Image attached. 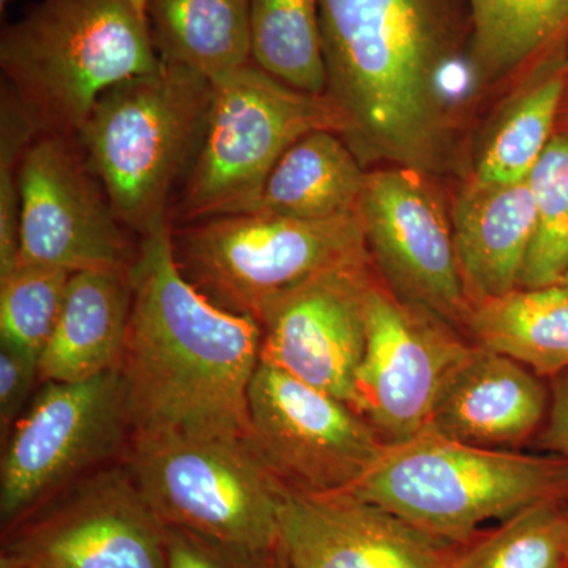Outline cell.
<instances>
[{"label":"cell","instance_id":"1","mask_svg":"<svg viewBox=\"0 0 568 568\" xmlns=\"http://www.w3.org/2000/svg\"><path fill=\"white\" fill-rule=\"evenodd\" d=\"M325 95L364 166L444 175L459 164L447 70L470 41L467 0H320Z\"/></svg>","mask_w":568,"mask_h":568},{"label":"cell","instance_id":"2","mask_svg":"<svg viewBox=\"0 0 568 568\" xmlns=\"http://www.w3.org/2000/svg\"><path fill=\"white\" fill-rule=\"evenodd\" d=\"M170 222L142 235L119 375L133 435L248 440V388L263 331L224 312L175 263Z\"/></svg>","mask_w":568,"mask_h":568},{"label":"cell","instance_id":"3","mask_svg":"<svg viewBox=\"0 0 568 568\" xmlns=\"http://www.w3.org/2000/svg\"><path fill=\"white\" fill-rule=\"evenodd\" d=\"M439 544L466 545L488 521L568 496V459L469 446L425 428L387 444L347 489Z\"/></svg>","mask_w":568,"mask_h":568},{"label":"cell","instance_id":"4","mask_svg":"<svg viewBox=\"0 0 568 568\" xmlns=\"http://www.w3.org/2000/svg\"><path fill=\"white\" fill-rule=\"evenodd\" d=\"M162 65L130 0H40L0 39L7 85L41 132L77 138L97 102Z\"/></svg>","mask_w":568,"mask_h":568},{"label":"cell","instance_id":"5","mask_svg":"<svg viewBox=\"0 0 568 568\" xmlns=\"http://www.w3.org/2000/svg\"><path fill=\"white\" fill-rule=\"evenodd\" d=\"M213 84L189 67L162 61L97 102L78 144L126 230L145 235L168 220L175 183L203 138Z\"/></svg>","mask_w":568,"mask_h":568},{"label":"cell","instance_id":"6","mask_svg":"<svg viewBox=\"0 0 568 568\" xmlns=\"http://www.w3.org/2000/svg\"><path fill=\"white\" fill-rule=\"evenodd\" d=\"M212 84L203 138L175 209L179 224L252 212L291 145L317 130L343 133L327 95L297 91L254 62Z\"/></svg>","mask_w":568,"mask_h":568},{"label":"cell","instance_id":"7","mask_svg":"<svg viewBox=\"0 0 568 568\" xmlns=\"http://www.w3.org/2000/svg\"><path fill=\"white\" fill-rule=\"evenodd\" d=\"M182 275L233 315L261 316L313 276L369 256L357 213L323 222L230 213L171 231Z\"/></svg>","mask_w":568,"mask_h":568},{"label":"cell","instance_id":"8","mask_svg":"<svg viewBox=\"0 0 568 568\" xmlns=\"http://www.w3.org/2000/svg\"><path fill=\"white\" fill-rule=\"evenodd\" d=\"M123 462L164 526L253 551H280L286 488L248 440L134 435Z\"/></svg>","mask_w":568,"mask_h":568},{"label":"cell","instance_id":"9","mask_svg":"<svg viewBox=\"0 0 568 568\" xmlns=\"http://www.w3.org/2000/svg\"><path fill=\"white\" fill-rule=\"evenodd\" d=\"M133 428L118 369L41 383L2 440V529L73 481L123 462Z\"/></svg>","mask_w":568,"mask_h":568},{"label":"cell","instance_id":"10","mask_svg":"<svg viewBox=\"0 0 568 568\" xmlns=\"http://www.w3.org/2000/svg\"><path fill=\"white\" fill-rule=\"evenodd\" d=\"M0 568H168L166 526L118 462L2 529Z\"/></svg>","mask_w":568,"mask_h":568},{"label":"cell","instance_id":"11","mask_svg":"<svg viewBox=\"0 0 568 568\" xmlns=\"http://www.w3.org/2000/svg\"><path fill=\"white\" fill-rule=\"evenodd\" d=\"M248 443L293 491L354 488L386 440L353 406L261 362L248 388Z\"/></svg>","mask_w":568,"mask_h":568},{"label":"cell","instance_id":"12","mask_svg":"<svg viewBox=\"0 0 568 568\" xmlns=\"http://www.w3.org/2000/svg\"><path fill=\"white\" fill-rule=\"evenodd\" d=\"M436 179L406 166L366 171L357 215L372 263L388 290L465 332L470 302L452 215Z\"/></svg>","mask_w":568,"mask_h":568},{"label":"cell","instance_id":"13","mask_svg":"<svg viewBox=\"0 0 568 568\" xmlns=\"http://www.w3.org/2000/svg\"><path fill=\"white\" fill-rule=\"evenodd\" d=\"M474 346L459 328L399 301L376 275L366 297L355 409L386 444L418 435L428 428L444 388Z\"/></svg>","mask_w":568,"mask_h":568},{"label":"cell","instance_id":"14","mask_svg":"<svg viewBox=\"0 0 568 568\" xmlns=\"http://www.w3.org/2000/svg\"><path fill=\"white\" fill-rule=\"evenodd\" d=\"M18 265L130 272L136 260L121 220L73 136L41 132L20 170Z\"/></svg>","mask_w":568,"mask_h":568},{"label":"cell","instance_id":"15","mask_svg":"<svg viewBox=\"0 0 568 568\" xmlns=\"http://www.w3.org/2000/svg\"><path fill=\"white\" fill-rule=\"evenodd\" d=\"M376 275L366 256L276 298L260 320L261 362L355 409V379L366 346V297Z\"/></svg>","mask_w":568,"mask_h":568},{"label":"cell","instance_id":"16","mask_svg":"<svg viewBox=\"0 0 568 568\" xmlns=\"http://www.w3.org/2000/svg\"><path fill=\"white\" fill-rule=\"evenodd\" d=\"M280 548L286 568H448L452 551L353 491H284Z\"/></svg>","mask_w":568,"mask_h":568},{"label":"cell","instance_id":"17","mask_svg":"<svg viewBox=\"0 0 568 568\" xmlns=\"http://www.w3.org/2000/svg\"><path fill=\"white\" fill-rule=\"evenodd\" d=\"M549 403L532 369L476 345L444 388L429 428L469 446H519L544 428Z\"/></svg>","mask_w":568,"mask_h":568},{"label":"cell","instance_id":"18","mask_svg":"<svg viewBox=\"0 0 568 568\" xmlns=\"http://www.w3.org/2000/svg\"><path fill=\"white\" fill-rule=\"evenodd\" d=\"M455 248L469 302L517 291L536 231L529 181L467 175L452 204Z\"/></svg>","mask_w":568,"mask_h":568},{"label":"cell","instance_id":"19","mask_svg":"<svg viewBox=\"0 0 568 568\" xmlns=\"http://www.w3.org/2000/svg\"><path fill=\"white\" fill-rule=\"evenodd\" d=\"M130 310L129 272L71 274L61 317L40 355V383H77L118 369Z\"/></svg>","mask_w":568,"mask_h":568},{"label":"cell","instance_id":"20","mask_svg":"<svg viewBox=\"0 0 568 568\" xmlns=\"http://www.w3.org/2000/svg\"><path fill=\"white\" fill-rule=\"evenodd\" d=\"M474 88L517 85L568 54V0H467Z\"/></svg>","mask_w":568,"mask_h":568},{"label":"cell","instance_id":"21","mask_svg":"<svg viewBox=\"0 0 568 568\" xmlns=\"http://www.w3.org/2000/svg\"><path fill=\"white\" fill-rule=\"evenodd\" d=\"M366 171L331 130L305 134L276 163L252 212L323 222L357 213Z\"/></svg>","mask_w":568,"mask_h":568},{"label":"cell","instance_id":"22","mask_svg":"<svg viewBox=\"0 0 568 568\" xmlns=\"http://www.w3.org/2000/svg\"><path fill=\"white\" fill-rule=\"evenodd\" d=\"M465 332L478 346L507 355L540 377L568 372V290L511 291L469 304Z\"/></svg>","mask_w":568,"mask_h":568},{"label":"cell","instance_id":"23","mask_svg":"<svg viewBox=\"0 0 568 568\" xmlns=\"http://www.w3.org/2000/svg\"><path fill=\"white\" fill-rule=\"evenodd\" d=\"M252 0H149L155 50L215 81L252 62Z\"/></svg>","mask_w":568,"mask_h":568},{"label":"cell","instance_id":"24","mask_svg":"<svg viewBox=\"0 0 568 568\" xmlns=\"http://www.w3.org/2000/svg\"><path fill=\"white\" fill-rule=\"evenodd\" d=\"M568 88V54L547 63L511 91L474 159L473 178L521 182L555 136Z\"/></svg>","mask_w":568,"mask_h":568},{"label":"cell","instance_id":"25","mask_svg":"<svg viewBox=\"0 0 568 568\" xmlns=\"http://www.w3.org/2000/svg\"><path fill=\"white\" fill-rule=\"evenodd\" d=\"M252 61L297 91L325 95L320 0H252Z\"/></svg>","mask_w":568,"mask_h":568},{"label":"cell","instance_id":"26","mask_svg":"<svg viewBox=\"0 0 568 568\" xmlns=\"http://www.w3.org/2000/svg\"><path fill=\"white\" fill-rule=\"evenodd\" d=\"M566 514L562 500L523 508L493 532L452 552L448 568H568Z\"/></svg>","mask_w":568,"mask_h":568},{"label":"cell","instance_id":"27","mask_svg":"<svg viewBox=\"0 0 568 568\" xmlns=\"http://www.w3.org/2000/svg\"><path fill=\"white\" fill-rule=\"evenodd\" d=\"M536 231L519 287L555 286L568 272V133H555L529 178Z\"/></svg>","mask_w":568,"mask_h":568},{"label":"cell","instance_id":"28","mask_svg":"<svg viewBox=\"0 0 568 568\" xmlns=\"http://www.w3.org/2000/svg\"><path fill=\"white\" fill-rule=\"evenodd\" d=\"M71 274L43 265H18L0 280V346L37 358L61 317Z\"/></svg>","mask_w":568,"mask_h":568},{"label":"cell","instance_id":"29","mask_svg":"<svg viewBox=\"0 0 568 568\" xmlns=\"http://www.w3.org/2000/svg\"><path fill=\"white\" fill-rule=\"evenodd\" d=\"M41 133L39 122L9 85L0 102V280L20 261V170L22 156Z\"/></svg>","mask_w":568,"mask_h":568},{"label":"cell","instance_id":"30","mask_svg":"<svg viewBox=\"0 0 568 568\" xmlns=\"http://www.w3.org/2000/svg\"><path fill=\"white\" fill-rule=\"evenodd\" d=\"M168 568H286L280 551H253L166 526Z\"/></svg>","mask_w":568,"mask_h":568},{"label":"cell","instance_id":"31","mask_svg":"<svg viewBox=\"0 0 568 568\" xmlns=\"http://www.w3.org/2000/svg\"><path fill=\"white\" fill-rule=\"evenodd\" d=\"M40 362L11 347L0 346V437L9 436L32 399L40 381Z\"/></svg>","mask_w":568,"mask_h":568},{"label":"cell","instance_id":"32","mask_svg":"<svg viewBox=\"0 0 568 568\" xmlns=\"http://www.w3.org/2000/svg\"><path fill=\"white\" fill-rule=\"evenodd\" d=\"M538 440L545 450L568 459V372L552 377L548 418Z\"/></svg>","mask_w":568,"mask_h":568},{"label":"cell","instance_id":"33","mask_svg":"<svg viewBox=\"0 0 568 568\" xmlns=\"http://www.w3.org/2000/svg\"><path fill=\"white\" fill-rule=\"evenodd\" d=\"M556 133H568V102L564 103L562 111H560Z\"/></svg>","mask_w":568,"mask_h":568},{"label":"cell","instance_id":"34","mask_svg":"<svg viewBox=\"0 0 568 568\" xmlns=\"http://www.w3.org/2000/svg\"><path fill=\"white\" fill-rule=\"evenodd\" d=\"M130 2H132V6L141 17L148 18L149 0H130Z\"/></svg>","mask_w":568,"mask_h":568},{"label":"cell","instance_id":"35","mask_svg":"<svg viewBox=\"0 0 568 568\" xmlns=\"http://www.w3.org/2000/svg\"><path fill=\"white\" fill-rule=\"evenodd\" d=\"M558 284L559 286L566 287V290H568V272L566 275L562 276V278H560V282Z\"/></svg>","mask_w":568,"mask_h":568},{"label":"cell","instance_id":"36","mask_svg":"<svg viewBox=\"0 0 568 568\" xmlns=\"http://www.w3.org/2000/svg\"><path fill=\"white\" fill-rule=\"evenodd\" d=\"M10 0H0V11L6 10V7L9 6Z\"/></svg>","mask_w":568,"mask_h":568},{"label":"cell","instance_id":"37","mask_svg":"<svg viewBox=\"0 0 568 568\" xmlns=\"http://www.w3.org/2000/svg\"><path fill=\"white\" fill-rule=\"evenodd\" d=\"M566 518H567V555H568V510L566 514Z\"/></svg>","mask_w":568,"mask_h":568}]
</instances>
